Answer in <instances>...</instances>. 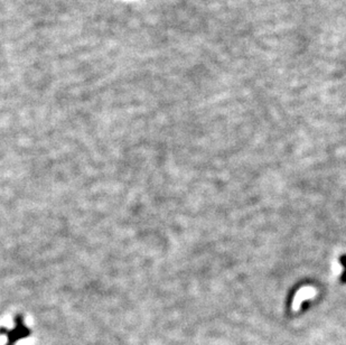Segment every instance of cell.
I'll return each mask as SVG.
<instances>
[{"instance_id": "1", "label": "cell", "mask_w": 346, "mask_h": 345, "mask_svg": "<svg viewBox=\"0 0 346 345\" xmlns=\"http://www.w3.org/2000/svg\"><path fill=\"white\" fill-rule=\"evenodd\" d=\"M0 334H4L7 337L6 345H15L20 339L29 337L31 331L25 324L24 316L21 314H17L14 317L13 330H8L6 327H0Z\"/></svg>"}, {"instance_id": "2", "label": "cell", "mask_w": 346, "mask_h": 345, "mask_svg": "<svg viewBox=\"0 0 346 345\" xmlns=\"http://www.w3.org/2000/svg\"><path fill=\"white\" fill-rule=\"evenodd\" d=\"M339 261H340V263H342V266L344 267V272H343L342 276H340V282H342L343 284H346V255L340 257Z\"/></svg>"}]
</instances>
